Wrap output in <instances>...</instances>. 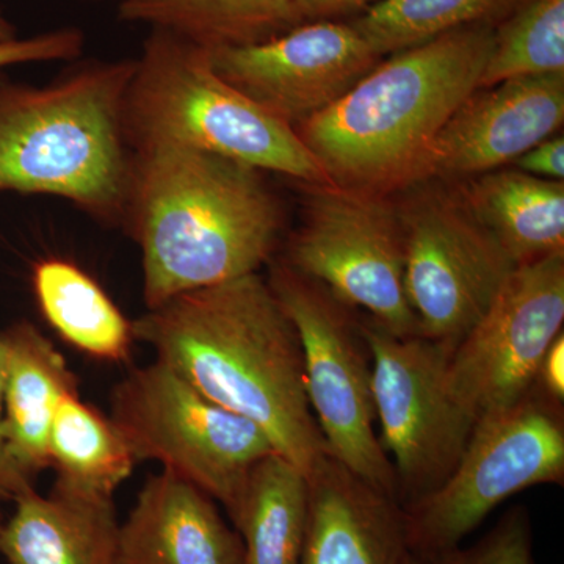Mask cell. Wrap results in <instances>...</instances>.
I'll return each mask as SVG.
<instances>
[{
  "label": "cell",
  "mask_w": 564,
  "mask_h": 564,
  "mask_svg": "<svg viewBox=\"0 0 564 564\" xmlns=\"http://www.w3.org/2000/svg\"><path fill=\"white\" fill-rule=\"evenodd\" d=\"M135 340L196 391L258 425L304 475L326 452L299 334L259 273L181 293L132 322Z\"/></svg>",
  "instance_id": "obj_1"
},
{
  "label": "cell",
  "mask_w": 564,
  "mask_h": 564,
  "mask_svg": "<svg viewBox=\"0 0 564 564\" xmlns=\"http://www.w3.org/2000/svg\"><path fill=\"white\" fill-rule=\"evenodd\" d=\"M132 152L122 229L141 251L147 310L272 261L282 214L262 172L188 148Z\"/></svg>",
  "instance_id": "obj_2"
},
{
  "label": "cell",
  "mask_w": 564,
  "mask_h": 564,
  "mask_svg": "<svg viewBox=\"0 0 564 564\" xmlns=\"http://www.w3.org/2000/svg\"><path fill=\"white\" fill-rule=\"evenodd\" d=\"M492 43L491 28L470 25L397 52L296 132L334 184L417 181L437 133L480 87Z\"/></svg>",
  "instance_id": "obj_3"
},
{
  "label": "cell",
  "mask_w": 564,
  "mask_h": 564,
  "mask_svg": "<svg viewBox=\"0 0 564 564\" xmlns=\"http://www.w3.org/2000/svg\"><path fill=\"white\" fill-rule=\"evenodd\" d=\"M133 69L135 58L80 63L44 85L0 74V195L55 196L122 228L133 155L122 111Z\"/></svg>",
  "instance_id": "obj_4"
},
{
  "label": "cell",
  "mask_w": 564,
  "mask_h": 564,
  "mask_svg": "<svg viewBox=\"0 0 564 564\" xmlns=\"http://www.w3.org/2000/svg\"><path fill=\"white\" fill-rule=\"evenodd\" d=\"M122 122L132 151L188 148L314 187L334 184L293 126L218 76L209 50L161 29L135 58Z\"/></svg>",
  "instance_id": "obj_5"
},
{
  "label": "cell",
  "mask_w": 564,
  "mask_h": 564,
  "mask_svg": "<svg viewBox=\"0 0 564 564\" xmlns=\"http://www.w3.org/2000/svg\"><path fill=\"white\" fill-rule=\"evenodd\" d=\"M110 421L139 462H158L209 494L229 518L273 445L258 425L196 391L154 359L115 386Z\"/></svg>",
  "instance_id": "obj_6"
},
{
  "label": "cell",
  "mask_w": 564,
  "mask_h": 564,
  "mask_svg": "<svg viewBox=\"0 0 564 564\" xmlns=\"http://www.w3.org/2000/svg\"><path fill=\"white\" fill-rule=\"evenodd\" d=\"M267 281L299 334L307 400L326 452L399 500L391 458L375 432L372 355L361 323L325 288L281 259L272 263Z\"/></svg>",
  "instance_id": "obj_7"
},
{
  "label": "cell",
  "mask_w": 564,
  "mask_h": 564,
  "mask_svg": "<svg viewBox=\"0 0 564 564\" xmlns=\"http://www.w3.org/2000/svg\"><path fill=\"white\" fill-rule=\"evenodd\" d=\"M562 404L533 386L519 402L477 419L451 477L403 507L411 551L455 547L508 497L532 486L562 485Z\"/></svg>",
  "instance_id": "obj_8"
},
{
  "label": "cell",
  "mask_w": 564,
  "mask_h": 564,
  "mask_svg": "<svg viewBox=\"0 0 564 564\" xmlns=\"http://www.w3.org/2000/svg\"><path fill=\"white\" fill-rule=\"evenodd\" d=\"M372 355L375 417L392 455L402 507L436 491L454 473L475 426L448 383L451 352L422 336L361 323Z\"/></svg>",
  "instance_id": "obj_9"
},
{
  "label": "cell",
  "mask_w": 564,
  "mask_h": 564,
  "mask_svg": "<svg viewBox=\"0 0 564 564\" xmlns=\"http://www.w3.org/2000/svg\"><path fill=\"white\" fill-rule=\"evenodd\" d=\"M281 261L397 336H421L404 293L399 212L372 191L315 185Z\"/></svg>",
  "instance_id": "obj_10"
},
{
  "label": "cell",
  "mask_w": 564,
  "mask_h": 564,
  "mask_svg": "<svg viewBox=\"0 0 564 564\" xmlns=\"http://www.w3.org/2000/svg\"><path fill=\"white\" fill-rule=\"evenodd\" d=\"M399 217L404 293L419 334L452 352L516 265L463 196L429 193Z\"/></svg>",
  "instance_id": "obj_11"
},
{
  "label": "cell",
  "mask_w": 564,
  "mask_h": 564,
  "mask_svg": "<svg viewBox=\"0 0 564 564\" xmlns=\"http://www.w3.org/2000/svg\"><path fill=\"white\" fill-rule=\"evenodd\" d=\"M563 323L564 254L516 265L451 352L452 391L475 419L519 402Z\"/></svg>",
  "instance_id": "obj_12"
},
{
  "label": "cell",
  "mask_w": 564,
  "mask_h": 564,
  "mask_svg": "<svg viewBox=\"0 0 564 564\" xmlns=\"http://www.w3.org/2000/svg\"><path fill=\"white\" fill-rule=\"evenodd\" d=\"M209 55L218 76L293 128L339 101L380 58L352 25L328 21Z\"/></svg>",
  "instance_id": "obj_13"
},
{
  "label": "cell",
  "mask_w": 564,
  "mask_h": 564,
  "mask_svg": "<svg viewBox=\"0 0 564 564\" xmlns=\"http://www.w3.org/2000/svg\"><path fill=\"white\" fill-rule=\"evenodd\" d=\"M564 121V74L519 77L473 93L445 122L423 159L422 177L496 172Z\"/></svg>",
  "instance_id": "obj_14"
},
{
  "label": "cell",
  "mask_w": 564,
  "mask_h": 564,
  "mask_svg": "<svg viewBox=\"0 0 564 564\" xmlns=\"http://www.w3.org/2000/svg\"><path fill=\"white\" fill-rule=\"evenodd\" d=\"M310 488L302 564H408L402 503L326 454L306 475Z\"/></svg>",
  "instance_id": "obj_15"
},
{
  "label": "cell",
  "mask_w": 564,
  "mask_h": 564,
  "mask_svg": "<svg viewBox=\"0 0 564 564\" xmlns=\"http://www.w3.org/2000/svg\"><path fill=\"white\" fill-rule=\"evenodd\" d=\"M118 564H243V544L209 494L162 469L120 522Z\"/></svg>",
  "instance_id": "obj_16"
},
{
  "label": "cell",
  "mask_w": 564,
  "mask_h": 564,
  "mask_svg": "<svg viewBox=\"0 0 564 564\" xmlns=\"http://www.w3.org/2000/svg\"><path fill=\"white\" fill-rule=\"evenodd\" d=\"M3 345V440L14 474L25 485L50 467L47 441L63 397L79 381L54 344L33 323L0 333Z\"/></svg>",
  "instance_id": "obj_17"
},
{
  "label": "cell",
  "mask_w": 564,
  "mask_h": 564,
  "mask_svg": "<svg viewBox=\"0 0 564 564\" xmlns=\"http://www.w3.org/2000/svg\"><path fill=\"white\" fill-rule=\"evenodd\" d=\"M0 525V554L9 564H118V521L113 499L77 496L52 486L14 499Z\"/></svg>",
  "instance_id": "obj_18"
},
{
  "label": "cell",
  "mask_w": 564,
  "mask_h": 564,
  "mask_svg": "<svg viewBox=\"0 0 564 564\" xmlns=\"http://www.w3.org/2000/svg\"><path fill=\"white\" fill-rule=\"evenodd\" d=\"M514 265L564 254V184L519 170L475 176L463 193Z\"/></svg>",
  "instance_id": "obj_19"
},
{
  "label": "cell",
  "mask_w": 564,
  "mask_h": 564,
  "mask_svg": "<svg viewBox=\"0 0 564 564\" xmlns=\"http://www.w3.org/2000/svg\"><path fill=\"white\" fill-rule=\"evenodd\" d=\"M32 282L41 314L70 347L99 361L122 362L131 356L132 322L79 265L43 259L33 267Z\"/></svg>",
  "instance_id": "obj_20"
},
{
  "label": "cell",
  "mask_w": 564,
  "mask_h": 564,
  "mask_svg": "<svg viewBox=\"0 0 564 564\" xmlns=\"http://www.w3.org/2000/svg\"><path fill=\"white\" fill-rule=\"evenodd\" d=\"M310 488L306 475L270 454L256 464L231 521L243 564H302Z\"/></svg>",
  "instance_id": "obj_21"
},
{
  "label": "cell",
  "mask_w": 564,
  "mask_h": 564,
  "mask_svg": "<svg viewBox=\"0 0 564 564\" xmlns=\"http://www.w3.org/2000/svg\"><path fill=\"white\" fill-rule=\"evenodd\" d=\"M118 14L206 50L262 43L300 21L295 0H128Z\"/></svg>",
  "instance_id": "obj_22"
},
{
  "label": "cell",
  "mask_w": 564,
  "mask_h": 564,
  "mask_svg": "<svg viewBox=\"0 0 564 564\" xmlns=\"http://www.w3.org/2000/svg\"><path fill=\"white\" fill-rule=\"evenodd\" d=\"M54 488L77 496L113 499L131 478L137 459L110 417L80 399L79 392L63 397L47 441Z\"/></svg>",
  "instance_id": "obj_23"
},
{
  "label": "cell",
  "mask_w": 564,
  "mask_h": 564,
  "mask_svg": "<svg viewBox=\"0 0 564 564\" xmlns=\"http://www.w3.org/2000/svg\"><path fill=\"white\" fill-rule=\"evenodd\" d=\"M529 0H377L352 28L378 57L516 11Z\"/></svg>",
  "instance_id": "obj_24"
},
{
  "label": "cell",
  "mask_w": 564,
  "mask_h": 564,
  "mask_svg": "<svg viewBox=\"0 0 564 564\" xmlns=\"http://www.w3.org/2000/svg\"><path fill=\"white\" fill-rule=\"evenodd\" d=\"M549 74H564V0H529L494 32L478 90Z\"/></svg>",
  "instance_id": "obj_25"
},
{
  "label": "cell",
  "mask_w": 564,
  "mask_h": 564,
  "mask_svg": "<svg viewBox=\"0 0 564 564\" xmlns=\"http://www.w3.org/2000/svg\"><path fill=\"white\" fill-rule=\"evenodd\" d=\"M408 564H534L532 519L524 507L511 508L477 543L411 551Z\"/></svg>",
  "instance_id": "obj_26"
},
{
  "label": "cell",
  "mask_w": 564,
  "mask_h": 564,
  "mask_svg": "<svg viewBox=\"0 0 564 564\" xmlns=\"http://www.w3.org/2000/svg\"><path fill=\"white\" fill-rule=\"evenodd\" d=\"M84 46L85 35L79 28H61L28 39L0 41V70L29 63L76 61Z\"/></svg>",
  "instance_id": "obj_27"
},
{
  "label": "cell",
  "mask_w": 564,
  "mask_h": 564,
  "mask_svg": "<svg viewBox=\"0 0 564 564\" xmlns=\"http://www.w3.org/2000/svg\"><path fill=\"white\" fill-rule=\"evenodd\" d=\"M519 172L532 174L547 181L564 180V139L563 135L549 137L534 144L532 150L516 159Z\"/></svg>",
  "instance_id": "obj_28"
},
{
  "label": "cell",
  "mask_w": 564,
  "mask_h": 564,
  "mask_svg": "<svg viewBox=\"0 0 564 564\" xmlns=\"http://www.w3.org/2000/svg\"><path fill=\"white\" fill-rule=\"evenodd\" d=\"M534 388L555 402L564 400V336L563 333L545 351L543 362L538 370Z\"/></svg>",
  "instance_id": "obj_29"
},
{
  "label": "cell",
  "mask_w": 564,
  "mask_h": 564,
  "mask_svg": "<svg viewBox=\"0 0 564 564\" xmlns=\"http://www.w3.org/2000/svg\"><path fill=\"white\" fill-rule=\"evenodd\" d=\"M3 345L0 337V503L7 500L17 499L21 494L33 489V486L25 485L24 481L14 474L13 467L7 456L6 440H3Z\"/></svg>",
  "instance_id": "obj_30"
},
{
  "label": "cell",
  "mask_w": 564,
  "mask_h": 564,
  "mask_svg": "<svg viewBox=\"0 0 564 564\" xmlns=\"http://www.w3.org/2000/svg\"><path fill=\"white\" fill-rule=\"evenodd\" d=\"M375 2L377 0H295V7L300 20H322L351 13Z\"/></svg>",
  "instance_id": "obj_31"
},
{
  "label": "cell",
  "mask_w": 564,
  "mask_h": 564,
  "mask_svg": "<svg viewBox=\"0 0 564 564\" xmlns=\"http://www.w3.org/2000/svg\"><path fill=\"white\" fill-rule=\"evenodd\" d=\"M18 28L11 22L10 18L0 9V41L18 39Z\"/></svg>",
  "instance_id": "obj_32"
},
{
  "label": "cell",
  "mask_w": 564,
  "mask_h": 564,
  "mask_svg": "<svg viewBox=\"0 0 564 564\" xmlns=\"http://www.w3.org/2000/svg\"><path fill=\"white\" fill-rule=\"evenodd\" d=\"M121 2H128V0H120V3H121Z\"/></svg>",
  "instance_id": "obj_33"
},
{
  "label": "cell",
  "mask_w": 564,
  "mask_h": 564,
  "mask_svg": "<svg viewBox=\"0 0 564 564\" xmlns=\"http://www.w3.org/2000/svg\"><path fill=\"white\" fill-rule=\"evenodd\" d=\"M0 525H2V519H0Z\"/></svg>",
  "instance_id": "obj_34"
}]
</instances>
